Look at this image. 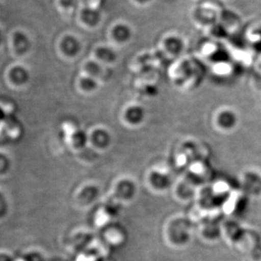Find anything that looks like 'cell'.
Here are the masks:
<instances>
[{
    "mask_svg": "<svg viewBox=\"0 0 261 261\" xmlns=\"http://www.w3.org/2000/svg\"><path fill=\"white\" fill-rule=\"evenodd\" d=\"M139 187L132 178L123 177L117 180L108 197L122 207L130 205L137 200Z\"/></svg>",
    "mask_w": 261,
    "mask_h": 261,
    "instance_id": "cell-1",
    "label": "cell"
},
{
    "mask_svg": "<svg viewBox=\"0 0 261 261\" xmlns=\"http://www.w3.org/2000/svg\"><path fill=\"white\" fill-rule=\"evenodd\" d=\"M163 234L165 241L169 246L181 247L187 240L186 222L180 216L171 218L163 226Z\"/></svg>",
    "mask_w": 261,
    "mask_h": 261,
    "instance_id": "cell-2",
    "label": "cell"
},
{
    "mask_svg": "<svg viewBox=\"0 0 261 261\" xmlns=\"http://www.w3.org/2000/svg\"><path fill=\"white\" fill-rule=\"evenodd\" d=\"M101 196L102 191L99 185L95 183H87L75 191L73 203L79 210H89L99 202Z\"/></svg>",
    "mask_w": 261,
    "mask_h": 261,
    "instance_id": "cell-3",
    "label": "cell"
},
{
    "mask_svg": "<svg viewBox=\"0 0 261 261\" xmlns=\"http://www.w3.org/2000/svg\"><path fill=\"white\" fill-rule=\"evenodd\" d=\"M101 240L109 248H117L127 242V231L123 225L115 221L104 229L101 230Z\"/></svg>",
    "mask_w": 261,
    "mask_h": 261,
    "instance_id": "cell-4",
    "label": "cell"
},
{
    "mask_svg": "<svg viewBox=\"0 0 261 261\" xmlns=\"http://www.w3.org/2000/svg\"><path fill=\"white\" fill-rule=\"evenodd\" d=\"M171 183V178L167 173L159 170H152L147 174V187L154 193H164L169 189Z\"/></svg>",
    "mask_w": 261,
    "mask_h": 261,
    "instance_id": "cell-5",
    "label": "cell"
},
{
    "mask_svg": "<svg viewBox=\"0 0 261 261\" xmlns=\"http://www.w3.org/2000/svg\"><path fill=\"white\" fill-rule=\"evenodd\" d=\"M94 240L95 238H94L93 234L90 231L87 230L75 231L69 242V246L71 247L70 250L76 251L78 254L80 253L92 246Z\"/></svg>",
    "mask_w": 261,
    "mask_h": 261,
    "instance_id": "cell-6",
    "label": "cell"
},
{
    "mask_svg": "<svg viewBox=\"0 0 261 261\" xmlns=\"http://www.w3.org/2000/svg\"><path fill=\"white\" fill-rule=\"evenodd\" d=\"M92 145L98 149L108 148L111 143V135L107 130L99 128L94 129L90 135Z\"/></svg>",
    "mask_w": 261,
    "mask_h": 261,
    "instance_id": "cell-7",
    "label": "cell"
},
{
    "mask_svg": "<svg viewBox=\"0 0 261 261\" xmlns=\"http://www.w3.org/2000/svg\"><path fill=\"white\" fill-rule=\"evenodd\" d=\"M61 49L65 56L73 58L78 56L82 49V45L80 41L73 36H66L62 40Z\"/></svg>",
    "mask_w": 261,
    "mask_h": 261,
    "instance_id": "cell-8",
    "label": "cell"
},
{
    "mask_svg": "<svg viewBox=\"0 0 261 261\" xmlns=\"http://www.w3.org/2000/svg\"><path fill=\"white\" fill-rule=\"evenodd\" d=\"M124 118L127 123L130 125H140L145 118V109L140 106H130L125 111Z\"/></svg>",
    "mask_w": 261,
    "mask_h": 261,
    "instance_id": "cell-9",
    "label": "cell"
},
{
    "mask_svg": "<svg viewBox=\"0 0 261 261\" xmlns=\"http://www.w3.org/2000/svg\"><path fill=\"white\" fill-rule=\"evenodd\" d=\"M132 32L129 27L125 24H118L113 30V37L118 42H128L132 37Z\"/></svg>",
    "mask_w": 261,
    "mask_h": 261,
    "instance_id": "cell-10",
    "label": "cell"
},
{
    "mask_svg": "<svg viewBox=\"0 0 261 261\" xmlns=\"http://www.w3.org/2000/svg\"><path fill=\"white\" fill-rule=\"evenodd\" d=\"M82 18L89 27H95L100 21L101 15L98 10L92 8H84L82 12Z\"/></svg>",
    "mask_w": 261,
    "mask_h": 261,
    "instance_id": "cell-11",
    "label": "cell"
},
{
    "mask_svg": "<svg viewBox=\"0 0 261 261\" xmlns=\"http://www.w3.org/2000/svg\"><path fill=\"white\" fill-rule=\"evenodd\" d=\"M95 55L99 61L106 63H114L117 60L116 51L108 47H99L95 50Z\"/></svg>",
    "mask_w": 261,
    "mask_h": 261,
    "instance_id": "cell-12",
    "label": "cell"
},
{
    "mask_svg": "<svg viewBox=\"0 0 261 261\" xmlns=\"http://www.w3.org/2000/svg\"><path fill=\"white\" fill-rule=\"evenodd\" d=\"M72 145L76 149H82L88 143V141L90 140L87 132L82 129L75 130L72 134L71 137Z\"/></svg>",
    "mask_w": 261,
    "mask_h": 261,
    "instance_id": "cell-13",
    "label": "cell"
},
{
    "mask_svg": "<svg viewBox=\"0 0 261 261\" xmlns=\"http://www.w3.org/2000/svg\"><path fill=\"white\" fill-rule=\"evenodd\" d=\"M103 258L104 257L94 251L93 249L89 248L77 254L75 261H102Z\"/></svg>",
    "mask_w": 261,
    "mask_h": 261,
    "instance_id": "cell-14",
    "label": "cell"
},
{
    "mask_svg": "<svg viewBox=\"0 0 261 261\" xmlns=\"http://www.w3.org/2000/svg\"><path fill=\"white\" fill-rule=\"evenodd\" d=\"M80 85L81 88L87 92H94L98 87V83L95 79L88 75L81 79Z\"/></svg>",
    "mask_w": 261,
    "mask_h": 261,
    "instance_id": "cell-15",
    "label": "cell"
},
{
    "mask_svg": "<svg viewBox=\"0 0 261 261\" xmlns=\"http://www.w3.org/2000/svg\"><path fill=\"white\" fill-rule=\"evenodd\" d=\"M166 49L171 54H178L182 49V42L176 37H170L165 42Z\"/></svg>",
    "mask_w": 261,
    "mask_h": 261,
    "instance_id": "cell-16",
    "label": "cell"
},
{
    "mask_svg": "<svg viewBox=\"0 0 261 261\" xmlns=\"http://www.w3.org/2000/svg\"><path fill=\"white\" fill-rule=\"evenodd\" d=\"M84 69L87 72V75L94 77V78L99 75L102 71L101 65L97 62L93 61L87 62L84 65Z\"/></svg>",
    "mask_w": 261,
    "mask_h": 261,
    "instance_id": "cell-17",
    "label": "cell"
},
{
    "mask_svg": "<svg viewBox=\"0 0 261 261\" xmlns=\"http://www.w3.org/2000/svg\"><path fill=\"white\" fill-rule=\"evenodd\" d=\"M79 0H61V5L67 9L74 8L78 5Z\"/></svg>",
    "mask_w": 261,
    "mask_h": 261,
    "instance_id": "cell-18",
    "label": "cell"
},
{
    "mask_svg": "<svg viewBox=\"0 0 261 261\" xmlns=\"http://www.w3.org/2000/svg\"><path fill=\"white\" fill-rule=\"evenodd\" d=\"M137 1L140 2L141 3H148V2L151 1V0H137Z\"/></svg>",
    "mask_w": 261,
    "mask_h": 261,
    "instance_id": "cell-19",
    "label": "cell"
},
{
    "mask_svg": "<svg viewBox=\"0 0 261 261\" xmlns=\"http://www.w3.org/2000/svg\"><path fill=\"white\" fill-rule=\"evenodd\" d=\"M58 261H63V260H58Z\"/></svg>",
    "mask_w": 261,
    "mask_h": 261,
    "instance_id": "cell-20",
    "label": "cell"
}]
</instances>
